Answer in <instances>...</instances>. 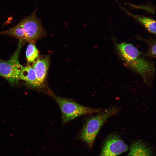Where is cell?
<instances>
[{
	"mask_svg": "<svg viewBox=\"0 0 156 156\" xmlns=\"http://www.w3.org/2000/svg\"><path fill=\"white\" fill-rule=\"evenodd\" d=\"M149 54L153 56H155L156 55V44L152 45L150 47L149 51Z\"/></svg>",
	"mask_w": 156,
	"mask_h": 156,
	"instance_id": "obj_13",
	"label": "cell"
},
{
	"mask_svg": "<svg viewBox=\"0 0 156 156\" xmlns=\"http://www.w3.org/2000/svg\"><path fill=\"white\" fill-rule=\"evenodd\" d=\"M49 64V56L39 57L33 63L32 67L40 86L44 83L46 79Z\"/></svg>",
	"mask_w": 156,
	"mask_h": 156,
	"instance_id": "obj_7",
	"label": "cell"
},
{
	"mask_svg": "<svg viewBox=\"0 0 156 156\" xmlns=\"http://www.w3.org/2000/svg\"><path fill=\"white\" fill-rule=\"evenodd\" d=\"M36 11L35 10L30 15L23 18L18 23L24 32L27 42H35L45 34L41 21L36 15Z\"/></svg>",
	"mask_w": 156,
	"mask_h": 156,
	"instance_id": "obj_5",
	"label": "cell"
},
{
	"mask_svg": "<svg viewBox=\"0 0 156 156\" xmlns=\"http://www.w3.org/2000/svg\"><path fill=\"white\" fill-rule=\"evenodd\" d=\"M119 108L112 107L88 118L80 133L79 137L89 148L93 146L94 140L101 128L107 120L116 114Z\"/></svg>",
	"mask_w": 156,
	"mask_h": 156,
	"instance_id": "obj_2",
	"label": "cell"
},
{
	"mask_svg": "<svg viewBox=\"0 0 156 156\" xmlns=\"http://www.w3.org/2000/svg\"><path fill=\"white\" fill-rule=\"evenodd\" d=\"M47 93L58 105L61 112L63 123L79 116L99 113L103 110L83 106L69 99L57 95L50 90H48Z\"/></svg>",
	"mask_w": 156,
	"mask_h": 156,
	"instance_id": "obj_3",
	"label": "cell"
},
{
	"mask_svg": "<svg viewBox=\"0 0 156 156\" xmlns=\"http://www.w3.org/2000/svg\"><path fill=\"white\" fill-rule=\"evenodd\" d=\"M20 79L25 81L33 87L41 86L38 83L34 70L32 66L27 65L23 67L19 74Z\"/></svg>",
	"mask_w": 156,
	"mask_h": 156,
	"instance_id": "obj_8",
	"label": "cell"
},
{
	"mask_svg": "<svg viewBox=\"0 0 156 156\" xmlns=\"http://www.w3.org/2000/svg\"><path fill=\"white\" fill-rule=\"evenodd\" d=\"M22 42L19 40L17 48L10 60H0V76L12 83H17L20 79L19 74L23 67L18 60Z\"/></svg>",
	"mask_w": 156,
	"mask_h": 156,
	"instance_id": "obj_4",
	"label": "cell"
},
{
	"mask_svg": "<svg viewBox=\"0 0 156 156\" xmlns=\"http://www.w3.org/2000/svg\"><path fill=\"white\" fill-rule=\"evenodd\" d=\"M116 47L124 64L139 74L147 83L148 77L154 72L153 64L142 57V52L131 44L117 43Z\"/></svg>",
	"mask_w": 156,
	"mask_h": 156,
	"instance_id": "obj_1",
	"label": "cell"
},
{
	"mask_svg": "<svg viewBox=\"0 0 156 156\" xmlns=\"http://www.w3.org/2000/svg\"><path fill=\"white\" fill-rule=\"evenodd\" d=\"M29 43L26 51V57L29 63H33L39 58L38 51L35 42Z\"/></svg>",
	"mask_w": 156,
	"mask_h": 156,
	"instance_id": "obj_12",
	"label": "cell"
},
{
	"mask_svg": "<svg viewBox=\"0 0 156 156\" xmlns=\"http://www.w3.org/2000/svg\"><path fill=\"white\" fill-rule=\"evenodd\" d=\"M151 149L140 141L133 143L131 145L128 156H152Z\"/></svg>",
	"mask_w": 156,
	"mask_h": 156,
	"instance_id": "obj_10",
	"label": "cell"
},
{
	"mask_svg": "<svg viewBox=\"0 0 156 156\" xmlns=\"http://www.w3.org/2000/svg\"><path fill=\"white\" fill-rule=\"evenodd\" d=\"M128 149L127 145L116 133L110 134L106 139L99 156H117Z\"/></svg>",
	"mask_w": 156,
	"mask_h": 156,
	"instance_id": "obj_6",
	"label": "cell"
},
{
	"mask_svg": "<svg viewBox=\"0 0 156 156\" xmlns=\"http://www.w3.org/2000/svg\"><path fill=\"white\" fill-rule=\"evenodd\" d=\"M121 8L127 14L141 23L150 32L155 35L156 25L154 19L149 17L135 14L129 12L122 7Z\"/></svg>",
	"mask_w": 156,
	"mask_h": 156,
	"instance_id": "obj_9",
	"label": "cell"
},
{
	"mask_svg": "<svg viewBox=\"0 0 156 156\" xmlns=\"http://www.w3.org/2000/svg\"><path fill=\"white\" fill-rule=\"evenodd\" d=\"M0 34L10 36L19 39L22 42H26L25 38L24 32L18 23L13 27L0 32Z\"/></svg>",
	"mask_w": 156,
	"mask_h": 156,
	"instance_id": "obj_11",
	"label": "cell"
}]
</instances>
